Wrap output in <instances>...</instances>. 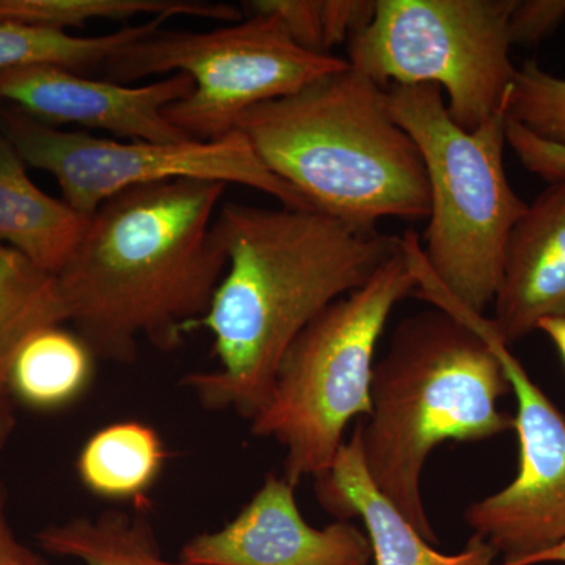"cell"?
Here are the masks:
<instances>
[{
	"mask_svg": "<svg viewBox=\"0 0 565 565\" xmlns=\"http://www.w3.org/2000/svg\"><path fill=\"white\" fill-rule=\"evenodd\" d=\"M214 233L228 258L210 308L217 366L185 375L210 411L252 419L269 399L282 355L326 308L366 285L403 248V236L315 210L225 203Z\"/></svg>",
	"mask_w": 565,
	"mask_h": 565,
	"instance_id": "cell-1",
	"label": "cell"
},
{
	"mask_svg": "<svg viewBox=\"0 0 565 565\" xmlns=\"http://www.w3.org/2000/svg\"><path fill=\"white\" fill-rule=\"evenodd\" d=\"M225 189L141 185L87 218L57 278L68 321L95 355L129 362L139 340L170 351L206 315L228 266L214 233Z\"/></svg>",
	"mask_w": 565,
	"mask_h": 565,
	"instance_id": "cell-2",
	"label": "cell"
},
{
	"mask_svg": "<svg viewBox=\"0 0 565 565\" xmlns=\"http://www.w3.org/2000/svg\"><path fill=\"white\" fill-rule=\"evenodd\" d=\"M512 393L489 341L463 319L434 307L407 316L374 364L371 414L355 427L364 465L404 519L437 545L423 503L422 476L446 441H482L514 430L498 407Z\"/></svg>",
	"mask_w": 565,
	"mask_h": 565,
	"instance_id": "cell-3",
	"label": "cell"
},
{
	"mask_svg": "<svg viewBox=\"0 0 565 565\" xmlns=\"http://www.w3.org/2000/svg\"><path fill=\"white\" fill-rule=\"evenodd\" d=\"M236 131L311 210L370 228L429 215L422 152L394 120L386 88L351 65L253 107Z\"/></svg>",
	"mask_w": 565,
	"mask_h": 565,
	"instance_id": "cell-4",
	"label": "cell"
},
{
	"mask_svg": "<svg viewBox=\"0 0 565 565\" xmlns=\"http://www.w3.org/2000/svg\"><path fill=\"white\" fill-rule=\"evenodd\" d=\"M386 95L394 120L414 139L426 167L427 266L457 303L484 315L500 286L509 236L527 210L505 174L508 111L465 131L437 85H392Z\"/></svg>",
	"mask_w": 565,
	"mask_h": 565,
	"instance_id": "cell-5",
	"label": "cell"
},
{
	"mask_svg": "<svg viewBox=\"0 0 565 565\" xmlns=\"http://www.w3.org/2000/svg\"><path fill=\"white\" fill-rule=\"evenodd\" d=\"M416 285L403 243L366 285L308 323L282 355L269 399L250 423L255 437L285 448L289 484L326 473L348 424L370 416L375 349L394 307Z\"/></svg>",
	"mask_w": 565,
	"mask_h": 565,
	"instance_id": "cell-6",
	"label": "cell"
},
{
	"mask_svg": "<svg viewBox=\"0 0 565 565\" xmlns=\"http://www.w3.org/2000/svg\"><path fill=\"white\" fill-rule=\"evenodd\" d=\"M345 58L300 47L270 14H250L207 32L150 33L106 65L110 81L132 84L185 74L193 88L167 107L172 125L192 140H218L259 104L299 92L348 68Z\"/></svg>",
	"mask_w": 565,
	"mask_h": 565,
	"instance_id": "cell-7",
	"label": "cell"
},
{
	"mask_svg": "<svg viewBox=\"0 0 565 565\" xmlns=\"http://www.w3.org/2000/svg\"><path fill=\"white\" fill-rule=\"evenodd\" d=\"M515 0H377L348 43L351 68L385 88L437 85L449 115L475 131L508 107L516 68L508 24Z\"/></svg>",
	"mask_w": 565,
	"mask_h": 565,
	"instance_id": "cell-8",
	"label": "cell"
},
{
	"mask_svg": "<svg viewBox=\"0 0 565 565\" xmlns=\"http://www.w3.org/2000/svg\"><path fill=\"white\" fill-rule=\"evenodd\" d=\"M0 121L22 161L52 174L63 202L85 218L118 193L178 180L247 185L274 196L281 206L311 210L259 161L239 131L211 141H120L52 128L2 104Z\"/></svg>",
	"mask_w": 565,
	"mask_h": 565,
	"instance_id": "cell-9",
	"label": "cell"
},
{
	"mask_svg": "<svg viewBox=\"0 0 565 565\" xmlns=\"http://www.w3.org/2000/svg\"><path fill=\"white\" fill-rule=\"evenodd\" d=\"M435 305L463 319L489 341L515 394L514 430L519 471L511 484L465 509V523L492 546L494 565H527L533 557L565 544V415L494 332L448 294Z\"/></svg>",
	"mask_w": 565,
	"mask_h": 565,
	"instance_id": "cell-10",
	"label": "cell"
},
{
	"mask_svg": "<svg viewBox=\"0 0 565 565\" xmlns=\"http://www.w3.org/2000/svg\"><path fill=\"white\" fill-rule=\"evenodd\" d=\"M185 74L148 84L96 81L63 66L33 65L0 73V104L33 120L62 128L76 125L129 140L185 141L166 109L192 92Z\"/></svg>",
	"mask_w": 565,
	"mask_h": 565,
	"instance_id": "cell-11",
	"label": "cell"
},
{
	"mask_svg": "<svg viewBox=\"0 0 565 565\" xmlns=\"http://www.w3.org/2000/svg\"><path fill=\"white\" fill-rule=\"evenodd\" d=\"M294 490L282 476H267L225 526L185 542L180 559L193 565H370L366 533L349 520L311 526Z\"/></svg>",
	"mask_w": 565,
	"mask_h": 565,
	"instance_id": "cell-12",
	"label": "cell"
},
{
	"mask_svg": "<svg viewBox=\"0 0 565 565\" xmlns=\"http://www.w3.org/2000/svg\"><path fill=\"white\" fill-rule=\"evenodd\" d=\"M493 307L490 322L505 345L565 318V180L539 193L512 228Z\"/></svg>",
	"mask_w": 565,
	"mask_h": 565,
	"instance_id": "cell-13",
	"label": "cell"
},
{
	"mask_svg": "<svg viewBox=\"0 0 565 565\" xmlns=\"http://www.w3.org/2000/svg\"><path fill=\"white\" fill-rule=\"evenodd\" d=\"M316 498L338 520L362 519L375 565H494L497 553L475 535L455 555L435 550L374 484L356 430L332 467L316 478Z\"/></svg>",
	"mask_w": 565,
	"mask_h": 565,
	"instance_id": "cell-14",
	"label": "cell"
},
{
	"mask_svg": "<svg viewBox=\"0 0 565 565\" xmlns=\"http://www.w3.org/2000/svg\"><path fill=\"white\" fill-rule=\"evenodd\" d=\"M0 121V243L57 275L79 243L87 218L41 191Z\"/></svg>",
	"mask_w": 565,
	"mask_h": 565,
	"instance_id": "cell-15",
	"label": "cell"
},
{
	"mask_svg": "<svg viewBox=\"0 0 565 565\" xmlns=\"http://www.w3.org/2000/svg\"><path fill=\"white\" fill-rule=\"evenodd\" d=\"M166 460V445L154 427L118 422L85 441L76 471L82 486L95 497L137 503L158 482Z\"/></svg>",
	"mask_w": 565,
	"mask_h": 565,
	"instance_id": "cell-16",
	"label": "cell"
},
{
	"mask_svg": "<svg viewBox=\"0 0 565 565\" xmlns=\"http://www.w3.org/2000/svg\"><path fill=\"white\" fill-rule=\"evenodd\" d=\"M95 352L79 333L61 326L33 333L11 363L7 390L35 411H58L87 393Z\"/></svg>",
	"mask_w": 565,
	"mask_h": 565,
	"instance_id": "cell-17",
	"label": "cell"
},
{
	"mask_svg": "<svg viewBox=\"0 0 565 565\" xmlns=\"http://www.w3.org/2000/svg\"><path fill=\"white\" fill-rule=\"evenodd\" d=\"M36 541L47 555L84 565H193L163 556L147 516L121 511L74 516L44 527Z\"/></svg>",
	"mask_w": 565,
	"mask_h": 565,
	"instance_id": "cell-18",
	"label": "cell"
},
{
	"mask_svg": "<svg viewBox=\"0 0 565 565\" xmlns=\"http://www.w3.org/2000/svg\"><path fill=\"white\" fill-rule=\"evenodd\" d=\"M68 321L57 275L0 243V388L33 333Z\"/></svg>",
	"mask_w": 565,
	"mask_h": 565,
	"instance_id": "cell-19",
	"label": "cell"
},
{
	"mask_svg": "<svg viewBox=\"0 0 565 565\" xmlns=\"http://www.w3.org/2000/svg\"><path fill=\"white\" fill-rule=\"evenodd\" d=\"M196 17L237 22L243 13L226 3L199 0H0V22L66 32L92 21Z\"/></svg>",
	"mask_w": 565,
	"mask_h": 565,
	"instance_id": "cell-20",
	"label": "cell"
},
{
	"mask_svg": "<svg viewBox=\"0 0 565 565\" xmlns=\"http://www.w3.org/2000/svg\"><path fill=\"white\" fill-rule=\"evenodd\" d=\"M169 18H151L99 36L0 22V73L33 65L63 66L82 73L104 66L137 41L161 31Z\"/></svg>",
	"mask_w": 565,
	"mask_h": 565,
	"instance_id": "cell-21",
	"label": "cell"
},
{
	"mask_svg": "<svg viewBox=\"0 0 565 565\" xmlns=\"http://www.w3.org/2000/svg\"><path fill=\"white\" fill-rule=\"evenodd\" d=\"M505 111L535 136L565 145V79L546 73L537 62L516 68Z\"/></svg>",
	"mask_w": 565,
	"mask_h": 565,
	"instance_id": "cell-22",
	"label": "cell"
},
{
	"mask_svg": "<svg viewBox=\"0 0 565 565\" xmlns=\"http://www.w3.org/2000/svg\"><path fill=\"white\" fill-rule=\"evenodd\" d=\"M250 14H270L303 50L329 55L334 47L329 0H253Z\"/></svg>",
	"mask_w": 565,
	"mask_h": 565,
	"instance_id": "cell-23",
	"label": "cell"
},
{
	"mask_svg": "<svg viewBox=\"0 0 565 565\" xmlns=\"http://www.w3.org/2000/svg\"><path fill=\"white\" fill-rule=\"evenodd\" d=\"M505 140L530 172L544 178L548 184L565 180V145L535 136L509 117Z\"/></svg>",
	"mask_w": 565,
	"mask_h": 565,
	"instance_id": "cell-24",
	"label": "cell"
},
{
	"mask_svg": "<svg viewBox=\"0 0 565 565\" xmlns=\"http://www.w3.org/2000/svg\"><path fill=\"white\" fill-rule=\"evenodd\" d=\"M565 21V0H515L509 17L511 46H537Z\"/></svg>",
	"mask_w": 565,
	"mask_h": 565,
	"instance_id": "cell-25",
	"label": "cell"
},
{
	"mask_svg": "<svg viewBox=\"0 0 565 565\" xmlns=\"http://www.w3.org/2000/svg\"><path fill=\"white\" fill-rule=\"evenodd\" d=\"M0 565H46V561L22 544L6 514V494L0 487Z\"/></svg>",
	"mask_w": 565,
	"mask_h": 565,
	"instance_id": "cell-26",
	"label": "cell"
},
{
	"mask_svg": "<svg viewBox=\"0 0 565 565\" xmlns=\"http://www.w3.org/2000/svg\"><path fill=\"white\" fill-rule=\"evenodd\" d=\"M14 424H17V418H14L9 390L0 388V460H2L3 451L9 444L11 433H13Z\"/></svg>",
	"mask_w": 565,
	"mask_h": 565,
	"instance_id": "cell-27",
	"label": "cell"
},
{
	"mask_svg": "<svg viewBox=\"0 0 565 565\" xmlns=\"http://www.w3.org/2000/svg\"><path fill=\"white\" fill-rule=\"evenodd\" d=\"M537 330L552 340L565 366V318L545 319L539 323Z\"/></svg>",
	"mask_w": 565,
	"mask_h": 565,
	"instance_id": "cell-28",
	"label": "cell"
},
{
	"mask_svg": "<svg viewBox=\"0 0 565 565\" xmlns=\"http://www.w3.org/2000/svg\"><path fill=\"white\" fill-rule=\"evenodd\" d=\"M557 563L565 564V544L550 550V552L542 553V555L533 557L527 565Z\"/></svg>",
	"mask_w": 565,
	"mask_h": 565,
	"instance_id": "cell-29",
	"label": "cell"
}]
</instances>
